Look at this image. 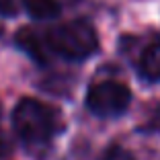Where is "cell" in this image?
<instances>
[{
	"instance_id": "7",
	"label": "cell",
	"mask_w": 160,
	"mask_h": 160,
	"mask_svg": "<svg viewBox=\"0 0 160 160\" xmlns=\"http://www.w3.org/2000/svg\"><path fill=\"white\" fill-rule=\"evenodd\" d=\"M103 160H136V158H133L132 152L125 150V148H121V146H111L103 154Z\"/></svg>"
},
{
	"instance_id": "1",
	"label": "cell",
	"mask_w": 160,
	"mask_h": 160,
	"mask_svg": "<svg viewBox=\"0 0 160 160\" xmlns=\"http://www.w3.org/2000/svg\"><path fill=\"white\" fill-rule=\"evenodd\" d=\"M12 125L25 146L47 148L58 132V115L52 107L37 99H23L12 111Z\"/></svg>"
},
{
	"instance_id": "11",
	"label": "cell",
	"mask_w": 160,
	"mask_h": 160,
	"mask_svg": "<svg viewBox=\"0 0 160 160\" xmlns=\"http://www.w3.org/2000/svg\"><path fill=\"white\" fill-rule=\"evenodd\" d=\"M0 109H2V107H0Z\"/></svg>"
},
{
	"instance_id": "9",
	"label": "cell",
	"mask_w": 160,
	"mask_h": 160,
	"mask_svg": "<svg viewBox=\"0 0 160 160\" xmlns=\"http://www.w3.org/2000/svg\"><path fill=\"white\" fill-rule=\"evenodd\" d=\"M12 152V142L6 136V132L0 127V158H6V156Z\"/></svg>"
},
{
	"instance_id": "8",
	"label": "cell",
	"mask_w": 160,
	"mask_h": 160,
	"mask_svg": "<svg viewBox=\"0 0 160 160\" xmlns=\"http://www.w3.org/2000/svg\"><path fill=\"white\" fill-rule=\"evenodd\" d=\"M142 132H150V133H160V105L148 115L146 123L142 125Z\"/></svg>"
},
{
	"instance_id": "4",
	"label": "cell",
	"mask_w": 160,
	"mask_h": 160,
	"mask_svg": "<svg viewBox=\"0 0 160 160\" xmlns=\"http://www.w3.org/2000/svg\"><path fill=\"white\" fill-rule=\"evenodd\" d=\"M17 43H19L21 47H23L25 52L29 53V56L33 58L35 62H39V64H47V60H49V47H47V41H45V35H39L35 29H21L19 33H17Z\"/></svg>"
},
{
	"instance_id": "10",
	"label": "cell",
	"mask_w": 160,
	"mask_h": 160,
	"mask_svg": "<svg viewBox=\"0 0 160 160\" xmlns=\"http://www.w3.org/2000/svg\"><path fill=\"white\" fill-rule=\"evenodd\" d=\"M17 12L14 0H0V17H12Z\"/></svg>"
},
{
	"instance_id": "5",
	"label": "cell",
	"mask_w": 160,
	"mask_h": 160,
	"mask_svg": "<svg viewBox=\"0 0 160 160\" xmlns=\"http://www.w3.org/2000/svg\"><path fill=\"white\" fill-rule=\"evenodd\" d=\"M138 72L148 82H158L160 80V41H154L142 52L138 62Z\"/></svg>"
},
{
	"instance_id": "6",
	"label": "cell",
	"mask_w": 160,
	"mask_h": 160,
	"mask_svg": "<svg viewBox=\"0 0 160 160\" xmlns=\"http://www.w3.org/2000/svg\"><path fill=\"white\" fill-rule=\"evenodd\" d=\"M23 6L33 19L37 21H49L60 14V4L58 0H23Z\"/></svg>"
},
{
	"instance_id": "3",
	"label": "cell",
	"mask_w": 160,
	"mask_h": 160,
	"mask_svg": "<svg viewBox=\"0 0 160 160\" xmlns=\"http://www.w3.org/2000/svg\"><path fill=\"white\" fill-rule=\"evenodd\" d=\"M132 92L117 80L97 82L86 92V107L97 117H117L129 107Z\"/></svg>"
},
{
	"instance_id": "2",
	"label": "cell",
	"mask_w": 160,
	"mask_h": 160,
	"mask_svg": "<svg viewBox=\"0 0 160 160\" xmlns=\"http://www.w3.org/2000/svg\"><path fill=\"white\" fill-rule=\"evenodd\" d=\"M45 41L52 53L66 60H86L99 49L97 31L86 21H68L45 33Z\"/></svg>"
}]
</instances>
